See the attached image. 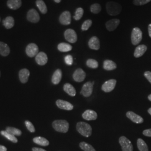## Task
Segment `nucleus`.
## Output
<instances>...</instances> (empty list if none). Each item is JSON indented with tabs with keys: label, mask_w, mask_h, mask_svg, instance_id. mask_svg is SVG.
<instances>
[{
	"label": "nucleus",
	"mask_w": 151,
	"mask_h": 151,
	"mask_svg": "<svg viewBox=\"0 0 151 151\" xmlns=\"http://www.w3.org/2000/svg\"><path fill=\"white\" fill-rule=\"evenodd\" d=\"M57 48L61 52H70L72 49V47L69 44L61 43L58 45Z\"/></svg>",
	"instance_id": "obj_28"
},
{
	"label": "nucleus",
	"mask_w": 151,
	"mask_h": 151,
	"mask_svg": "<svg viewBox=\"0 0 151 151\" xmlns=\"http://www.w3.org/2000/svg\"><path fill=\"white\" fill-rule=\"evenodd\" d=\"M3 25L7 29H11L15 25L14 19L11 16H7L3 20Z\"/></svg>",
	"instance_id": "obj_26"
},
{
	"label": "nucleus",
	"mask_w": 151,
	"mask_h": 151,
	"mask_svg": "<svg viewBox=\"0 0 151 151\" xmlns=\"http://www.w3.org/2000/svg\"><path fill=\"white\" fill-rule=\"evenodd\" d=\"M36 5L41 13L45 14L47 12V7L43 0H37Z\"/></svg>",
	"instance_id": "obj_29"
},
{
	"label": "nucleus",
	"mask_w": 151,
	"mask_h": 151,
	"mask_svg": "<svg viewBox=\"0 0 151 151\" xmlns=\"http://www.w3.org/2000/svg\"><path fill=\"white\" fill-rule=\"evenodd\" d=\"M60 23L63 25H70L71 22V15L70 11H64L61 14L59 18Z\"/></svg>",
	"instance_id": "obj_11"
},
{
	"label": "nucleus",
	"mask_w": 151,
	"mask_h": 151,
	"mask_svg": "<svg viewBox=\"0 0 151 151\" xmlns=\"http://www.w3.org/2000/svg\"><path fill=\"white\" fill-rule=\"evenodd\" d=\"M53 128L57 132L65 133L69 129V123L65 120H56L52 123Z\"/></svg>",
	"instance_id": "obj_3"
},
{
	"label": "nucleus",
	"mask_w": 151,
	"mask_h": 151,
	"mask_svg": "<svg viewBox=\"0 0 151 151\" xmlns=\"http://www.w3.org/2000/svg\"><path fill=\"white\" fill-rule=\"evenodd\" d=\"M82 116L86 120H95L97 119V114L95 111L92 110H87L82 114Z\"/></svg>",
	"instance_id": "obj_16"
},
{
	"label": "nucleus",
	"mask_w": 151,
	"mask_h": 151,
	"mask_svg": "<svg viewBox=\"0 0 151 151\" xmlns=\"http://www.w3.org/2000/svg\"><path fill=\"white\" fill-rule=\"evenodd\" d=\"M87 66L91 68H97L99 66V63L97 60L93 59H88L86 61Z\"/></svg>",
	"instance_id": "obj_34"
},
{
	"label": "nucleus",
	"mask_w": 151,
	"mask_h": 151,
	"mask_svg": "<svg viewBox=\"0 0 151 151\" xmlns=\"http://www.w3.org/2000/svg\"><path fill=\"white\" fill-rule=\"evenodd\" d=\"M91 20H87L86 21L83 22V23L82 25L81 29L82 31H86L90 27H91L92 25Z\"/></svg>",
	"instance_id": "obj_37"
},
{
	"label": "nucleus",
	"mask_w": 151,
	"mask_h": 151,
	"mask_svg": "<svg viewBox=\"0 0 151 151\" xmlns=\"http://www.w3.org/2000/svg\"><path fill=\"white\" fill-rule=\"evenodd\" d=\"M117 67L116 63L111 60H105L103 63V68L106 70H112L116 69Z\"/></svg>",
	"instance_id": "obj_24"
},
{
	"label": "nucleus",
	"mask_w": 151,
	"mask_h": 151,
	"mask_svg": "<svg viewBox=\"0 0 151 151\" xmlns=\"http://www.w3.org/2000/svg\"><path fill=\"white\" fill-rule=\"evenodd\" d=\"M54 2L56 3H60L61 1V0H54Z\"/></svg>",
	"instance_id": "obj_46"
},
{
	"label": "nucleus",
	"mask_w": 151,
	"mask_h": 151,
	"mask_svg": "<svg viewBox=\"0 0 151 151\" xmlns=\"http://www.w3.org/2000/svg\"><path fill=\"white\" fill-rule=\"evenodd\" d=\"M106 9L108 14L111 16H116L121 12L122 7L118 3L109 2L106 5Z\"/></svg>",
	"instance_id": "obj_2"
},
{
	"label": "nucleus",
	"mask_w": 151,
	"mask_h": 151,
	"mask_svg": "<svg viewBox=\"0 0 151 151\" xmlns=\"http://www.w3.org/2000/svg\"><path fill=\"white\" fill-rule=\"evenodd\" d=\"M142 32L140 29L138 27H134L131 34V41L132 44L134 45H136L139 43L142 39Z\"/></svg>",
	"instance_id": "obj_4"
},
{
	"label": "nucleus",
	"mask_w": 151,
	"mask_h": 151,
	"mask_svg": "<svg viewBox=\"0 0 151 151\" xmlns=\"http://www.w3.org/2000/svg\"><path fill=\"white\" fill-rule=\"evenodd\" d=\"M119 143L122 146L123 151H133V146L131 142L124 136H122L119 138Z\"/></svg>",
	"instance_id": "obj_5"
},
{
	"label": "nucleus",
	"mask_w": 151,
	"mask_h": 151,
	"mask_svg": "<svg viewBox=\"0 0 151 151\" xmlns=\"http://www.w3.org/2000/svg\"><path fill=\"white\" fill-rule=\"evenodd\" d=\"M33 142L38 145L42 146H48L49 145L48 140L42 137H37L33 139Z\"/></svg>",
	"instance_id": "obj_27"
},
{
	"label": "nucleus",
	"mask_w": 151,
	"mask_h": 151,
	"mask_svg": "<svg viewBox=\"0 0 151 151\" xmlns=\"http://www.w3.org/2000/svg\"><path fill=\"white\" fill-rule=\"evenodd\" d=\"M137 146L139 151H148V146L142 139L139 138L137 140Z\"/></svg>",
	"instance_id": "obj_31"
},
{
	"label": "nucleus",
	"mask_w": 151,
	"mask_h": 151,
	"mask_svg": "<svg viewBox=\"0 0 151 151\" xmlns=\"http://www.w3.org/2000/svg\"><path fill=\"white\" fill-rule=\"evenodd\" d=\"M63 90L65 91L68 95H70L71 96H75L76 94L75 87L73 86L70 83H67L63 86Z\"/></svg>",
	"instance_id": "obj_25"
},
{
	"label": "nucleus",
	"mask_w": 151,
	"mask_h": 151,
	"mask_svg": "<svg viewBox=\"0 0 151 151\" xmlns=\"http://www.w3.org/2000/svg\"><path fill=\"white\" fill-rule=\"evenodd\" d=\"M101 6L99 4H92L90 7L91 12L92 13L95 14L99 13L101 11Z\"/></svg>",
	"instance_id": "obj_36"
},
{
	"label": "nucleus",
	"mask_w": 151,
	"mask_h": 151,
	"mask_svg": "<svg viewBox=\"0 0 151 151\" xmlns=\"http://www.w3.org/2000/svg\"><path fill=\"white\" fill-rule=\"evenodd\" d=\"M116 84V80L114 79L109 80L106 81L102 86L101 89L105 92H110L112 91L114 89Z\"/></svg>",
	"instance_id": "obj_10"
},
{
	"label": "nucleus",
	"mask_w": 151,
	"mask_h": 151,
	"mask_svg": "<svg viewBox=\"0 0 151 151\" xmlns=\"http://www.w3.org/2000/svg\"><path fill=\"white\" fill-rule=\"evenodd\" d=\"M65 63L68 65H71L73 63V57L70 55H67L65 57Z\"/></svg>",
	"instance_id": "obj_40"
},
{
	"label": "nucleus",
	"mask_w": 151,
	"mask_h": 151,
	"mask_svg": "<svg viewBox=\"0 0 151 151\" xmlns=\"http://www.w3.org/2000/svg\"><path fill=\"white\" fill-rule=\"evenodd\" d=\"M147 49V47L145 45H139L135 49L134 56L135 58H139L145 53Z\"/></svg>",
	"instance_id": "obj_22"
},
{
	"label": "nucleus",
	"mask_w": 151,
	"mask_h": 151,
	"mask_svg": "<svg viewBox=\"0 0 151 151\" xmlns=\"http://www.w3.org/2000/svg\"><path fill=\"white\" fill-rule=\"evenodd\" d=\"M0 133H1V135L4 136L7 139L10 140L12 142L15 143H17L18 140L17 139V138L15 137V136L11 134L10 133L7 132V131H6V130H2V131H1Z\"/></svg>",
	"instance_id": "obj_30"
},
{
	"label": "nucleus",
	"mask_w": 151,
	"mask_h": 151,
	"mask_svg": "<svg viewBox=\"0 0 151 151\" xmlns=\"http://www.w3.org/2000/svg\"><path fill=\"white\" fill-rule=\"evenodd\" d=\"M0 151H7V148L5 146L0 145Z\"/></svg>",
	"instance_id": "obj_44"
},
{
	"label": "nucleus",
	"mask_w": 151,
	"mask_h": 151,
	"mask_svg": "<svg viewBox=\"0 0 151 151\" xmlns=\"http://www.w3.org/2000/svg\"><path fill=\"white\" fill-rule=\"evenodd\" d=\"M30 76V71L27 68H23L19 71V76L20 82L22 83H25L28 81Z\"/></svg>",
	"instance_id": "obj_18"
},
{
	"label": "nucleus",
	"mask_w": 151,
	"mask_h": 151,
	"mask_svg": "<svg viewBox=\"0 0 151 151\" xmlns=\"http://www.w3.org/2000/svg\"><path fill=\"white\" fill-rule=\"evenodd\" d=\"M80 147L84 151H96L92 146L85 142H82L80 143Z\"/></svg>",
	"instance_id": "obj_33"
},
{
	"label": "nucleus",
	"mask_w": 151,
	"mask_h": 151,
	"mask_svg": "<svg viewBox=\"0 0 151 151\" xmlns=\"http://www.w3.org/2000/svg\"><path fill=\"white\" fill-rule=\"evenodd\" d=\"M151 0H134L133 3L135 5H144L150 2Z\"/></svg>",
	"instance_id": "obj_39"
},
{
	"label": "nucleus",
	"mask_w": 151,
	"mask_h": 151,
	"mask_svg": "<svg viewBox=\"0 0 151 151\" xmlns=\"http://www.w3.org/2000/svg\"><path fill=\"white\" fill-rule=\"evenodd\" d=\"M27 20L32 23H37L40 21V16L37 11L34 9L29 10L27 13Z\"/></svg>",
	"instance_id": "obj_9"
},
{
	"label": "nucleus",
	"mask_w": 151,
	"mask_h": 151,
	"mask_svg": "<svg viewBox=\"0 0 151 151\" xmlns=\"http://www.w3.org/2000/svg\"><path fill=\"white\" fill-rule=\"evenodd\" d=\"M88 47L93 50H99L100 47V40L96 37H92L88 41Z\"/></svg>",
	"instance_id": "obj_19"
},
{
	"label": "nucleus",
	"mask_w": 151,
	"mask_h": 151,
	"mask_svg": "<svg viewBox=\"0 0 151 151\" xmlns=\"http://www.w3.org/2000/svg\"><path fill=\"white\" fill-rule=\"evenodd\" d=\"M64 35L65 40L70 43H75L77 40V34L75 31L73 29H67L65 31Z\"/></svg>",
	"instance_id": "obj_6"
},
{
	"label": "nucleus",
	"mask_w": 151,
	"mask_h": 151,
	"mask_svg": "<svg viewBox=\"0 0 151 151\" xmlns=\"http://www.w3.org/2000/svg\"><path fill=\"white\" fill-rule=\"evenodd\" d=\"M10 53V49L7 44L0 42V55L3 57L9 55Z\"/></svg>",
	"instance_id": "obj_23"
},
{
	"label": "nucleus",
	"mask_w": 151,
	"mask_h": 151,
	"mask_svg": "<svg viewBox=\"0 0 151 151\" xmlns=\"http://www.w3.org/2000/svg\"><path fill=\"white\" fill-rule=\"evenodd\" d=\"M25 124L27 129L29 130L30 132L34 133V132H35V129L34 128V126L33 125L32 123H31L30 121L26 120L25 122Z\"/></svg>",
	"instance_id": "obj_38"
},
{
	"label": "nucleus",
	"mask_w": 151,
	"mask_h": 151,
	"mask_svg": "<svg viewBox=\"0 0 151 151\" xmlns=\"http://www.w3.org/2000/svg\"><path fill=\"white\" fill-rule=\"evenodd\" d=\"M32 151H47L45 150L42 149V148H37V147H34L32 148Z\"/></svg>",
	"instance_id": "obj_43"
},
{
	"label": "nucleus",
	"mask_w": 151,
	"mask_h": 151,
	"mask_svg": "<svg viewBox=\"0 0 151 151\" xmlns=\"http://www.w3.org/2000/svg\"><path fill=\"white\" fill-rule=\"evenodd\" d=\"M25 51L28 57L32 58L35 57L38 54L39 48L37 44L35 43H30L27 45Z\"/></svg>",
	"instance_id": "obj_7"
},
{
	"label": "nucleus",
	"mask_w": 151,
	"mask_h": 151,
	"mask_svg": "<svg viewBox=\"0 0 151 151\" xmlns=\"http://www.w3.org/2000/svg\"><path fill=\"white\" fill-rule=\"evenodd\" d=\"M144 76L151 83V72L150 71H146L144 73Z\"/></svg>",
	"instance_id": "obj_41"
},
{
	"label": "nucleus",
	"mask_w": 151,
	"mask_h": 151,
	"mask_svg": "<svg viewBox=\"0 0 151 151\" xmlns=\"http://www.w3.org/2000/svg\"><path fill=\"white\" fill-rule=\"evenodd\" d=\"M120 22V20L116 19L109 20L106 23V27L107 30L110 32L114 31L118 27Z\"/></svg>",
	"instance_id": "obj_17"
},
{
	"label": "nucleus",
	"mask_w": 151,
	"mask_h": 151,
	"mask_svg": "<svg viewBox=\"0 0 151 151\" xmlns=\"http://www.w3.org/2000/svg\"><path fill=\"white\" fill-rule=\"evenodd\" d=\"M0 76H1V71H0Z\"/></svg>",
	"instance_id": "obj_49"
},
{
	"label": "nucleus",
	"mask_w": 151,
	"mask_h": 151,
	"mask_svg": "<svg viewBox=\"0 0 151 151\" xmlns=\"http://www.w3.org/2000/svg\"><path fill=\"white\" fill-rule=\"evenodd\" d=\"M22 5V0H8L7 2V6L8 7L14 10L19 9Z\"/></svg>",
	"instance_id": "obj_20"
},
{
	"label": "nucleus",
	"mask_w": 151,
	"mask_h": 151,
	"mask_svg": "<svg viewBox=\"0 0 151 151\" xmlns=\"http://www.w3.org/2000/svg\"><path fill=\"white\" fill-rule=\"evenodd\" d=\"M148 113L150 114L151 115V108H150V109L148 110Z\"/></svg>",
	"instance_id": "obj_47"
},
{
	"label": "nucleus",
	"mask_w": 151,
	"mask_h": 151,
	"mask_svg": "<svg viewBox=\"0 0 151 151\" xmlns=\"http://www.w3.org/2000/svg\"><path fill=\"white\" fill-rule=\"evenodd\" d=\"M83 12H84V11L82 8L79 7V8L77 9V10H76L75 15V16H73L74 19L76 20H80L83 15Z\"/></svg>",
	"instance_id": "obj_35"
},
{
	"label": "nucleus",
	"mask_w": 151,
	"mask_h": 151,
	"mask_svg": "<svg viewBox=\"0 0 151 151\" xmlns=\"http://www.w3.org/2000/svg\"><path fill=\"white\" fill-rule=\"evenodd\" d=\"M143 135L147 136V137H151V129L145 130L143 132Z\"/></svg>",
	"instance_id": "obj_42"
},
{
	"label": "nucleus",
	"mask_w": 151,
	"mask_h": 151,
	"mask_svg": "<svg viewBox=\"0 0 151 151\" xmlns=\"http://www.w3.org/2000/svg\"><path fill=\"white\" fill-rule=\"evenodd\" d=\"M93 85L92 84L91 82H87L82 86L80 93L85 97H89L91 95L92 93L93 92Z\"/></svg>",
	"instance_id": "obj_8"
},
{
	"label": "nucleus",
	"mask_w": 151,
	"mask_h": 151,
	"mask_svg": "<svg viewBox=\"0 0 151 151\" xmlns=\"http://www.w3.org/2000/svg\"><path fill=\"white\" fill-rule=\"evenodd\" d=\"M126 115L128 118L137 124H141L144 122L142 117L133 111H128L126 114Z\"/></svg>",
	"instance_id": "obj_13"
},
{
	"label": "nucleus",
	"mask_w": 151,
	"mask_h": 151,
	"mask_svg": "<svg viewBox=\"0 0 151 151\" xmlns=\"http://www.w3.org/2000/svg\"><path fill=\"white\" fill-rule=\"evenodd\" d=\"M35 61L40 65H46L48 62V56L44 52H40L35 56Z\"/></svg>",
	"instance_id": "obj_15"
},
{
	"label": "nucleus",
	"mask_w": 151,
	"mask_h": 151,
	"mask_svg": "<svg viewBox=\"0 0 151 151\" xmlns=\"http://www.w3.org/2000/svg\"><path fill=\"white\" fill-rule=\"evenodd\" d=\"M62 77V72L61 70L57 69L54 72L52 77V82L54 85L59 84Z\"/></svg>",
	"instance_id": "obj_21"
},
{
	"label": "nucleus",
	"mask_w": 151,
	"mask_h": 151,
	"mask_svg": "<svg viewBox=\"0 0 151 151\" xmlns=\"http://www.w3.org/2000/svg\"><path fill=\"white\" fill-rule=\"evenodd\" d=\"M76 129L78 132L85 137H89L92 134V128L90 124L80 122L77 123Z\"/></svg>",
	"instance_id": "obj_1"
},
{
	"label": "nucleus",
	"mask_w": 151,
	"mask_h": 151,
	"mask_svg": "<svg viewBox=\"0 0 151 151\" xmlns=\"http://www.w3.org/2000/svg\"><path fill=\"white\" fill-rule=\"evenodd\" d=\"M85 77L86 73L81 68L77 69L73 74V78L76 82H82L85 79Z\"/></svg>",
	"instance_id": "obj_12"
},
{
	"label": "nucleus",
	"mask_w": 151,
	"mask_h": 151,
	"mask_svg": "<svg viewBox=\"0 0 151 151\" xmlns=\"http://www.w3.org/2000/svg\"><path fill=\"white\" fill-rule=\"evenodd\" d=\"M56 105L58 108L65 110H72L73 109V105L72 104L63 100H57L56 101Z\"/></svg>",
	"instance_id": "obj_14"
},
{
	"label": "nucleus",
	"mask_w": 151,
	"mask_h": 151,
	"mask_svg": "<svg viewBox=\"0 0 151 151\" xmlns=\"http://www.w3.org/2000/svg\"><path fill=\"white\" fill-rule=\"evenodd\" d=\"M148 34L150 37L151 38V24L148 25Z\"/></svg>",
	"instance_id": "obj_45"
},
{
	"label": "nucleus",
	"mask_w": 151,
	"mask_h": 151,
	"mask_svg": "<svg viewBox=\"0 0 151 151\" xmlns=\"http://www.w3.org/2000/svg\"><path fill=\"white\" fill-rule=\"evenodd\" d=\"M6 131L7 132L10 133L11 134L14 135H17V136H20L22 135V131L17 128H14V127H8L6 128Z\"/></svg>",
	"instance_id": "obj_32"
},
{
	"label": "nucleus",
	"mask_w": 151,
	"mask_h": 151,
	"mask_svg": "<svg viewBox=\"0 0 151 151\" xmlns=\"http://www.w3.org/2000/svg\"><path fill=\"white\" fill-rule=\"evenodd\" d=\"M148 100L151 101V94H150L148 96Z\"/></svg>",
	"instance_id": "obj_48"
}]
</instances>
